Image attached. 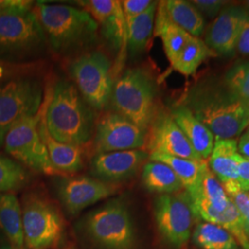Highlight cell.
I'll return each mask as SVG.
<instances>
[{"label": "cell", "mask_w": 249, "mask_h": 249, "mask_svg": "<svg viewBox=\"0 0 249 249\" xmlns=\"http://www.w3.org/2000/svg\"><path fill=\"white\" fill-rule=\"evenodd\" d=\"M237 151L242 157L249 160V129L241 135L237 143Z\"/></svg>", "instance_id": "cell-39"}, {"label": "cell", "mask_w": 249, "mask_h": 249, "mask_svg": "<svg viewBox=\"0 0 249 249\" xmlns=\"http://www.w3.org/2000/svg\"><path fill=\"white\" fill-rule=\"evenodd\" d=\"M142 182L150 192L160 195L176 194L184 187L176 173L163 162L149 160L143 166Z\"/></svg>", "instance_id": "cell-25"}, {"label": "cell", "mask_w": 249, "mask_h": 249, "mask_svg": "<svg viewBox=\"0 0 249 249\" xmlns=\"http://www.w3.org/2000/svg\"><path fill=\"white\" fill-rule=\"evenodd\" d=\"M34 12L55 53H68L91 44L99 26L85 9L64 4L37 3Z\"/></svg>", "instance_id": "cell-2"}, {"label": "cell", "mask_w": 249, "mask_h": 249, "mask_svg": "<svg viewBox=\"0 0 249 249\" xmlns=\"http://www.w3.org/2000/svg\"><path fill=\"white\" fill-rule=\"evenodd\" d=\"M202 221L222 226L235 238L241 249H249V231L231 200L223 213L209 214Z\"/></svg>", "instance_id": "cell-30"}, {"label": "cell", "mask_w": 249, "mask_h": 249, "mask_svg": "<svg viewBox=\"0 0 249 249\" xmlns=\"http://www.w3.org/2000/svg\"><path fill=\"white\" fill-rule=\"evenodd\" d=\"M156 98L157 88L151 74L142 68H130L115 80L109 103L113 112L147 132L159 111Z\"/></svg>", "instance_id": "cell-3"}, {"label": "cell", "mask_w": 249, "mask_h": 249, "mask_svg": "<svg viewBox=\"0 0 249 249\" xmlns=\"http://www.w3.org/2000/svg\"><path fill=\"white\" fill-rule=\"evenodd\" d=\"M3 241H4V238H3V236H2V234H1V232H0V247H2Z\"/></svg>", "instance_id": "cell-42"}, {"label": "cell", "mask_w": 249, "mask_h": 249, "mask_svg": "<svg viewBox=\"0 0 249 249\" xmlns=\"http://www.w3.org/2000/svg\"><path fill=\"white\" fill-rule=\"evenodd\" d=\"M153 1L151 0H124L121 1L124 11L125 23L127 24L133 18L138 17L148 9Z\"/></svg>", "instance_id": "cell-34"}, {"label": "cell", "mask_w": 249, "mask_h": 249, "mask_svg": "<svg viewBox=\"0 0 249 249\" xmlns=\"http://www.w3.org/2000/svg\"><path fill=\"white\" fill-rule=\"evenodd\" d=\"M47 130L59 142L83 147L94 136V110L80 95L73 82L57 81L45 95Z\"/></svg>", "instance_id": "cell-1"}, {"label": "cell", "mask_w": 249, "mask_h": 249, "mask_svg": "<svg viewBox=\"0 0 249 249\" xmlns=\"http://www.w3.org/2000/svg\"><path fill=\"white\" fill-rule=\"evenodd\" d=\"M43 112L44 103L37 114L22 118L9 129L3 145L9 155L29 168L45 175H56L58 173L51 164L39 130Z\"/></svg>", "instance_id": "cell-9"}, {"label": "cell", "mask_w": 249, "mask_h": 249, "mask_svg": "<svg viewBox=\"0 0 249 249\" xmlns=\"http://www.w3.org/2000/svg\"><path fill=\"white\" fill-rule=\"evenodd\" d=\"M189 196L197 218L201 220L209 214L223 213L231 201L222 183L210 169L207 160L202 166L195 190Z\"/></svg>", "instance_id": "cell-18"}, {"label": "cell", "mask_w": 249, "mask_h": 249, "mask_svg": "<svg viewBox=\"0 0 249 249\" xmlns=\"http://www.w3.org/2000/svg\"><path fill=\"white\" fill-rule=\"evenodd\" d=\"M164 6L170 18L188 35L199 38L204 31L203 15L196 7L185 0H167Z\"/></svg>", "instance_id": "cell-26"}, {"label": "cell", "mask_w": 249, "mask_h": 249, "mask_svg": "<svg viewBox=\"0 0 249 249\" xmlns=\"http://www.w3.org/2000/svg\"><path fill=\"white\" fill-rule=\"evenodd\" d=\"M248 18L249 11L241 7L223 8L209 27L205 44L216 54L230 55L236 48L241 28Z\"/></svg>", "instance_id": "cell-17"}, {"label": "cell", "mask_w": 249, "mask_h": 249, "mask_svg": "<svg viewBox=\"0 0 249 249\" xmlns=\"http://www.w3.org/2000/svg\"><path fill=\"white\" fill-rule=\"evenodd\" d=\"M69 72L80 95L93 110L101 111L110 102L114 85V69L110 58L99 50L74 58Z\"/></svg>", "instance_id": "cell-5"}, {"label": "cell", "mask_w": 249, "mask_h": 249, "mask_svg": "<svg viewBox=\"0 0 249 249\" xmlns=\"http://www.w3.org/2000/svg\"><path fill=\"white\" fill-rule=\"evenodd\" d=\"M237 139H215L208 165L214 176L224 185L237 181Z\"/></svg>", "instance_id": "cell-22"}, {"label": "cell", "mask_w": 249, "mask_h": 249, "mask_svg": "<svg viewBox=\"0 0 249 249\" xmlns=\"http://www.w3.org/2000/svg\"><path fill=\"white\" fill-rule=\"evenodd\" d=\"M158 2L151 6L141 15L126 24V53L134 57L144 52L154 32L155 16Z\"/></svg>", "instance_id": "cell-24"}, {"label": "cell", "mask_w": 249, "mask_h": 249, "mask_svg": "<svg viewBox=\"0 0 249 249\" xmlns=\"http://www.w3.org/2000/svg\"><path fill=\"white\" fill-rule=\"evenodd\" d=\"M188 108L215 139H236L249 126V103L229 90L200 93Z\"/></svg>", "instance_id": "cell-4"}, {"label": "cell", "mask_w": 249, "mask_h": 249, "mask_svg": "<svg viewBox=\"0 0 249 249\" xmlns=\"http://www.w3.org/2000/svg\"><path fill=\"white\" fill-rule=\"evenodd\" d=\"M85 228L104 249H132L135 244L133 222L122 198H114L88 214Z\"/></svg>", "instance_id": "cell-6"}, {"label": "cell", "mask_w": 249, "mask_h": 249, "mask_svg": "<svg viewBox=\"0 0 249 249\" xmlns=\"http://www.w3.org/2000/svg\"><path fill=\"white\" fill-rule=\"evenodd\" d=\"M223 186L249 232V196L248 193L241 189L237 181L229 182Z\"/></svg>", "instance_id": "cell-33"}, {"label": "cell", "mask_w": 249, "mask_h": 249, "mask_svg": "<svg viewBox=\"0 0 249 249\" xmlns=\"http://www.w3.org/2000/svg\"><path fill=\"white\" fill-rule=\"evenodd\" d=\"M170 113L194 151L202 160H208L213 149L215 142L213 134L196 118L187 107H176Z\"/></svg>", "instance_id": "cell-20"}, {"label": "cell", "mask_w": 249, "mask_h": 249, "mask_svg": "<svg viewBox=\"0 0 249 249\" xmlns=\"http://www.w3.org/2000/svg\"><path fill=\"white\" fill-rule=\"evenodd\" d=\"M247 193H248V195H249V192H247Z\"/></svg>", "instance_id": "cell-45"}, {"label": "cell", "mask_w": 249, "mask_h": 249, "mask_svg": "<svg viewBox=\"0 0 249 249\" xmlns=\"http://www.w3.org/2000/svg\"><path fill=\"white\" fill-rule=\"evenodd\" d=\"M26 181V172L18 162L0 155V193L17 190Z\"/></svg>", "instance_id": "cell-31"}, {"label": "cell", "mask_w": 249, "mask_h": 249, "mask_svg": "<svg viewBox=\"0 0 249 249\" xmlns=\"http://www.w3.org/2000/svg\"><path fill=\"white\" fill-rule=\"evenodd\" d=\"M56 192L67 212L75 215L114 195L116 187L89 177L62 178L57 180Z\"/></svg>", "instance_id": "cell-15"}, {"label": "cell", "mask_w": 249, "mask_h": 249, "mask_svg": "<svg viewBox=\"0 0 249 249\" xmlns=\"http://www.w3.org/2000/svg\"><path fill=\"white\" fill-rule=\"evenodd\" d=\"M24 249V248H23V249Z\"/></svg>", "instance_id": "cell-44"}, {"label": "cell", "mask_w": 249, "mask_h": 249, "mask_svg": "<svg viewBox=\"0 0 249 249\" xmlns=\"http://www.w3.org/2000/svg\"><path fill=\"white\" fill-rule=\"evenodd\" d=\"M144 150L150 154L160 153L175 157L202 160L174 120L171 113L158 111L146 133Z\"/></svg>", "instance_id": "cell-13"}, {"label": "cell", "mask_w": 249, "mask_h": 249, "mask_svg": "<svg viewBox=\"0 0 249 249\" xmlns=\"http://www.w3.org/2000/svg\"><path fill=\"white\" fill-rule=\"evenodd\" d=\"M24 244L28 249H51L62 239L65 224L54 205L36 194L27 196L21 207Z\"/></svg>", "instance_id": "cell-7"}, {"label": "cell", "mask_w": 249, "mask_h": 249, "mask_svg": "<svg viewBox=\"0 0 249 249\" xmlns=\"http://www.w3.org/2000/svg\"><path fill=\"white\" fill-rule=\"evenodd\" d=\"M149 159L167 164L180 179L184 189L187 191L188 195L195 190L202 166L206 161L204 160H189L160 153L150 154Z\"/></svg>", "instance_id": "cell-28"}, {"label": "cell", "mask_w": 249, "mask_h": 249, "mask_svg": "<svg viewBox=\"0 0 249 249\" xmlns=\"http://www.w3.org/2000/svg\"><path fill=\"white\" fill-rule=\"evenodd\" d=\"M6 68H5V66L2 64V63L0 62V81L3 80V78L5 77V75H6Z\"/></svg>", "instance_id": "cell-40"}, {"label": "cell", "mask_w": 249, "mask_h": 249, "mask_svg": "<svg viewBox=\"0 0 249 249\" xmlns=\"http://www.w3.org/2000/svg\"><path fill=\"white\" fill-rule=\"evenodd\" d=\"M237 182L242 190L249 192V160L240 154L237 157Z\"/></svg>", "instance_id": "cell-36"}, {"label": "cell", "mask_w": 249, "mask_h": 249, "mask_svg": "<svg viewBox=\"0 0 249 249\" xmlns=\"http://www.w3.org/2000/svg\"><path fill=\"white\" fill-rule=\"evenodd\" d=\"M0 230L14 249H23L22 211L17 196L11 192L0 193Z\"/></svg>", "instance_id": "cell-23"}, {"label": "cell", "mask_w": 249, "mask_h": 249, "mask_svg": "<svg viewBox=\"0 0 249 249\" xmlns=\"http://www.w3.org/2000/svg\"><path fill=\"white\" fill-rule=\"evenodd\" d=\"M216 54L201 39L191 36L172 65L175 71L185 75L192 76L207 58Z\"/></svg>", "instance_id": "cell-29"}, {"label": "cell", "mask_w": 249, "mask_h": 249, "mask_svg": "<svg viewBox=\"0 0 249 249\" xmlns=\"http://www.w3.org/2000/svg\"><path fill=\"white\" fill-rule=\"evenodd\" d=\"M153 34L160 37L164 52L171 65L175 63L178 54L191 37L170 18L164 6V1L158 2Z\"/></svg>", "instance_id": "cell-21"}, {"label": "cell", "mask_w": 249, "mask_h": 249, "mask_svg": "<svg viewBox=\"0 0 249 249\" xmlns=\"http://www.w3.org/2000/svg\"><path fill=\"white\" fill-rule=\"evenodd\" d=\"M154 216L161 236L178 249L188 243L198 219L185 189L176 194L158 196L154 202Z\"/></svg>", "instance_id": "cell-10"}, {"label": "cell", "mask_w": 249, "mask_h": 249, "mask_svg": "<svg viewBox=\"0 0 249 249\" xmlns=\"http://www.w3.org/2000/svg\"><path fill=\"white\" fill-rule=\"evenodd\" d=\"M43 94L39 82L30 79L10 80L0 86V147L14 124L39 112Z\"/></svg>", "instance_id": "cell-11"}, {"label": "cell", "mask_w": 249, "mask_h": 249, "mask_svg": "<svg viewBox=\"0 0 249 249\" xmlns=\"http://www.w3.org/2000/svg\"><path fill=\"white\" fill-rule=\"evenodd\" d=\"M45 97L44 100V112L40 120L39 130L53 169L58 174L79 172L83 167L82 147L55 141L47 130L45 121Z\"/></svg>", "instance_id": "cell-19"}, {"label": "cell", "mask_w": 249, "mask_h": 249, "mask_svg": "<svg viewBox=\"0 0 249 249\" xmlns=\"http://www.w3.org/2000/svg\"><path fill=\"white\" fill-rule=\"evenodd\" d=\"M0 249H12L11 247H9V246H2V247H0Z\"/></svg>", "instance_id": "cell-41"}, {"label": "cell", "mask_w": 249, "mask_h": 249, "mask_svg": "<svg viewBox=\"0 0 249 249\" xmlns=\"http://www.w3.org/2000/svg\"><path fill=\"white\" fill-rule=\"evenodd\" d=\"M149 159L145 150L111 151L95 154L90 161L92 177L109 184L132 178Z\"/></svg>", "instance_id": "cell-16"}, {"label": "cell", "mask_w": 249, "mask_h": 249, "mask_svg": "<svg viewBox=\"0 0 249 249\" xmlns=\"http://www.w3.org/2000/svg\"><path fill=\"white\" fill-rule=\"evenodd\" d=\"M191 3L201 14H205L209 18H216L226 4L222 0H194Z\"/></svg>", "instance_id": "cell-35"}, {"label": "cell", "mask_w": 249, "mask_h": 249, "mask_svg": "<svg viewBox=\"0 0 249 249\" xmlns=\"http://www.w3.org/2000/svg\"><path fill=\"white\" fill-rule=\"evenodd\" d=\"M80 5L97 22L99 29L109 44L118 51V59L114 75L121 71L126 55V23L121 1L89 0L81 1Z\"/></svg>", "instance_id": "cell-14"}, {"label": "cell", "mask_w": 249, "mask_h": 249, "mask_svg": "<svg viewBox=\"0 0 249 249\" xmlns=\"http://www.w3.org/2000/svg\"><path fill=\"white\" fill-rule=\"evenodd\" d=\"M235 50L242 54H249V18L246 19L241 28Z\"/></svg>", "instance_id": "cell-38"}, {"label": "cell", "mask_w": 249, "mask_h": 249, "mask_svg": "<svg viewBox=\"0 0 249 249\" xmlns=\"http://www.w3.org/2000/svg\"><path fill=\"white\" fill-rule=\"evenodd\" d=\"M191 236L194 244L201 249H241L231 233L215 223L204 221L197 223Z\"/></svg>", "instance_id": "cell-27"}, {"label": "cell", "mask_w": 249, "mask_h": 249, "mask_svg": "<svg viewBox=\"0 0 249 249\" xmlns=\"http://www.w3.org/2000/svg\"><path fill=\"white\" fill-rule=\"evenodd\" d=\"M146 133L115 112L102 116L95 125L93 146L96 154L111 151L144 150Z\"/></svg>", "instance_id": "cell-12"}, {"label": "cell", "mask_w": 249, "mask_h": 249, "mask_svg": "<svg viewBox=\"0 0 249 249\" xmlns=\"http://www.w3.org/2000/svg\"><path fill=\"white\" fill-rule=\"evenodd\" d=\"M35 3L28 0H0V14L15 10H31Z\"/></svg>", "instance_id": "cell-37"}, {"label": "cell", "mask_w": 249, "mask_h": 249, "mask_svg": "<svg viewBox=\"0 0 249 249\" xmlns=\"http://www.w3.org/2000/svg\"><path fill=\"white\" fill-rule=\"evenodd\" d=\"M225 84L231 93L249 103V62L230 69L225 75Z\"/></svg>", "instance_id": "cell-32"}, {"label": "cell", "mask_w": 249, "mask_h": 249, "mask_svg": "<svg viewBox=\"0 0 249 249\" xmlns=\"http://www.w3.org/2000/svg\"><path fill=\"white\" fill-rule=\"evenodd\" d=\"M248 129H249V127H248Z\"/></svg>", "instance_id": "cell-46"}, {"label": "cell", "mask_w": 249, "mask_h": 249, "mask_svg": "<svg viewBox=\"0 0 249 249\" xmlns=\"http://www.w3.org/2000/svg\"><path fill=\"white\" fill-rule=\"evenodd\" d=\"M247 7H248V9H249L248 11H249V1H247Z\"/></svg>", "instance_id": "cell-43"}, {"label": "cell", "mask_w": 249, "mask_h": 249, "mask_svg": "<svg viewBox=\"0 0 249 249\" xmlns=\"http://www.w3.org/2000/svg\"><path fill=\"white\" fill-rule=\"evenodd\" d=\"M46 38L33 9L0 14V58H19L44 48Z\"/></svg>", "instance_id": "cell-8"}]
</instances>
